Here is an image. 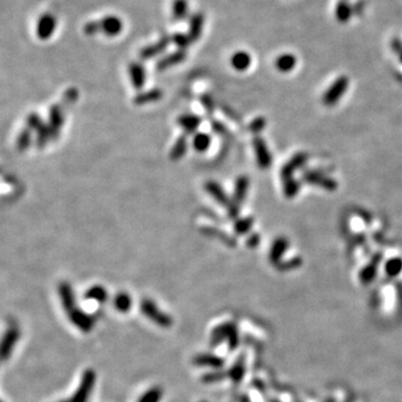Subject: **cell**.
I'll return each instance as SVG.
<instances>
[{"instance_id": "277c9868", "label": "cell", "mask_w": 402, "mask_h": 402, "mask_svg": "<svg viewBox=\"0 0 402 402\" xmlns=\"http://www.w3.org/2000/svg\"><path fill=\"white\" fill-rule=\"evenodd\" d=\"M98 29L100 33L108 37H117L123 31V21L120 17L114 15L105 16L98 20Z\"/></svg>"}, {"instance_id": "e0dca14e", "label": "cell", "mask_w": 402, "mask_h": 402, "mask_svg": "<svg viewBox=\"0 0 402 402\" xmlns=\"http://www.w3.org/2000/svg\"><path fill=\"white\" fill-rule=\"evenodd\" d=\"M162 96H163V92L160 88H153L149 89V91L141 92L134 97L133 103L135 105H145L150 103H155V102L160 101Z\"/></svg>"}, {"instance_id": "d590c367", "label": "cell", "mask_w": 402, "mask_h": 402, "mask_svg": "<svg viewBox=\"0 0 402 402\" xmlns=\"http://www.w3.org/2000/svg\"><path fill=\"white\" fill-rule=\"evenodd\" d=\"M162 398V390L160 388H152L140 398L138 402H159Z\"/></svg>"}, {"instance_id": "ee69618b", "label": "cell", "mask_w": 402, "mask_h": 402, "mask_svg": "<svg viewBox=\"0 0 402 402\" xmlns=\"http://www.w3.org/2000/svg\"><path fill=\"white\" fill-rule=\"evenodd\" d=\"M276 66L279 67V70H281V71H283V72H285V71H288L290 67L293 66V62L290 61V58L289 57H281L279 61L276 62Z\"/></svg>"}, {"instance_id": "7bdbcfd3", "label": "cell", "mask_w": 402, "mask_h": 402, "mask_svg": "<svg viewBox=\"0 0 402 402\" xmlns=\"http://www.w3.org/2000/svg\"><path fill=\"white\" fill-rule=\"evenodd\" d=\"M211 124H212V125H211L212 130L215 131L217 134H219L221 136H226V135L229 134V131H228L227 127H226L224 124L220 123L219 121H213Z\"/></svg>"}, {"instance_id": "4dcf8cb0", "label": "cell", "mask_w": 402, "mask_h": 402, "mask_svg": "<svg viewBox=\"0 0 402 402\" xmlns=\"http://www.w3.org/2000/svg\"><path fill=\"white\" fill-rule=\"evenodd\" d=\"M254 225V218L253 217H245L241 218V219H236L234 224V230L236 235H246L253 228Z\"/></svg>"}, {"instance_id": "7c38bea8", "label": "cell", "mask_w": 402, "mask_h": 402, "mask_svg": "<svg viewBox=\"0 0 402 402\" xmlns=\"http://www.w3.org/2000/svg\"><path fill=\"white\" fill-rule=\"evenodd\" d=\"M56 28V18L50 14H45L38 23L37 34L41 40H48Z\"/></svg>"}, {"instance_id": "ac0fdd59", "label": "cell", "mask_w": 402, "mask_h": 402, "mask_svg": "<svg viewBox=\"0 0 402 402\" xmlns=\"http://www.w3.org/2000/svg\"><path fill=\"white\" fill-rule=\"evenodd\" d=\"M201 233H202L204 236L219 239L221 242H224L225 245H227L228 247H235L237 245L236 238L230 236V235L226 234L225 232H221V230L212 227H203L201 228Z\"/></svg>"}, {"instance_id": "5b68a950", "label": "cell", "mask_w": 402, "mask_h": 402, "mask_svg": "<svg viewBox=\"0 0 402 402\" xmlns=\"http://www.w3.org/2000/svg\"><path fill=\"white\" fill-rule=\"evenodd\" d=\"M253 148L255 151L256 160H257V164L259 168L262 169H268L272 165V155L269 152L267 144L265 141L260 138V136H255L253 139Z\"/></svg>"}, {"instance_id": "d6a6232c", "label": "cell", "mask_w": 402, "mask_h": 402, "mask_svg": "<svg viewBox=\"0 0 402 402\" xmlns=\"http://www.w3.org/2000/svg\"><path fill=\"white\" fill-rule=\"evenodd\" d=\"M344 88H345V85L344 82H340L337 83L336 85H334V87H333L330 92H328L326 95H325V103L331 105V104H334L335 102L339 100L341 97L342 94L344 92Z\"/></svg>"}, {"instance_id": "7a4b0ae2", "label": "cell", "mask_w": 402, "mask_h": 402, "mask_svg": "<svg viewBox=\"0 0 402 402\" xmlns=\"http://www.w3.org/2000/svg\"><path fill=\"white\" fill-rule=\"evenodd\" d=\"M95 381H96L95 372L91 369L84 371L78 390L75 391L74 396L71 398L70 401L71 402H87L88 398L91 397V393L93 391L94 386H95Z\"/></svg>"}, {"instance_id": "7402d4cb", "label": "cell", "mask_w": 402, "mask_h": 402, "mask_svg": "<svg viewBox=\"0 0 402 402\" xmlns=\"http://www.w3.org/2000/svg\"><path fill=\"white\" fill-rule=\"evenodd\" d=\"M49 121H50L49 129H50V132H52V138H57L59 134V130H61L63 122H64L62 109L59 108V106L55 105V106H53L52 110H50Z\"/></svg>"}, {"instance_id": "6da1fadb", "label": "cell", "mask_w": 402, "mask_h": 402, "mask_svg": "<svg viewBox=\"0 0 402 402\" xmlns=\"http://www.w3.org/2000/svg\"><path fill=\"white\" fill-rule=\"evenodd\" d=\"M140 310L142 314L148 318L153 323L159 325L161 327H170L172 325V318L161 311L155 302L151 299L145 298L140 303Z\"/></svg>"}, {"instance_id": "f546056e", "label": "cell", "mask_w": 402, "mask_h": 402, "mask_svg": "<svg viewBox=\"0 0 402 402\" xmlns=\"http://www.w3.org/2000/svg\"><path fill=\"white\" fill-rule=\"evenodd\" d=\"M227 332H228V323H224L218 325L211 332L210 336V345L218 346L224 341H227Z\"/></svg>"}, {"instance_id": "1f68e13d", "label": "cell", "mask_w": 402, "mask_h": 402, "mask_svg": "<svg viewBox=\"0 0 402 402\" xmlns=\"http://www.w3.org/2000/svg\"><path fill=\"white\" fill-rule=\"evenodd\" d=\"M227 343L229 351H235L237 349L239 343V334L237 325L233 322H228V332H227Z\"/></svg>"}, {"instance_id": "7dc6e473", "label": "cell", "mask_w": 402, "mask_h": 402, "mask_svg": "<svg viewBox=\"0 0 402 402\" xmlns=\"http://www.w3.org/2000/svg\"><path fill=\"white\" fill-rule=\"evenodd\" d=\"M58 402H71V401H70V399H68V400H62V401H58Z\"/></svg>"}, {"instance_id": "f6af8a7d", "label": "cell", "mask_w": 402, "mask_h": 402, "mask_svg": "<svg viewBox=\"0 0 402 402\" xmlns=\"http://www.w3.org/2000/svg\"><path fill=\"white\" fill-rule=\"evenodd\" d=\"M260 236L258 234H250V236L247 238V246L250 248H255L259 245Z\"/></svg>"}, {"instance_id": "4fadbf2b", "label": "cell", "mask_w": 402, "mask_h": 402, "mask_svg": "<svg viewBox=\"0 0 402 402\" xmlns=\"http://www.w3.org/2000/svg\"><path fill=\"white\" fill-rule=\"evenodd\" d=\"M194 364L202 367H212V369H220L225 364V360L220 357L211 353H201L194 358Z\"/></svg>"}, {"instance_id": "ba28073f", "label": "cell", "mask_w": 402, "mask_h": 402, "mask_svg": "<svg viewBox=\"0 0 402 402\" xmlns=\"http://www.w3.org/2000/svg\"><path fill=\"white\" fill-rule=\"evenodd\" d=\"M58 294H59V297H61L62 305L64 307V310H65L68 314L71 311H73L76 307L75 294H74V290H73V288H72L71 284H68L67 281H63V283L59 284Z\"/></svg>"}, {"instance_id": "2e32d148", "label": "cell", "mask_w": 402, "mask_h": 402, "mask_svg": "<svg viewBox=\"0 0 402 402\" xmlns=\"http://www.w3.org/2000/svg\"><path fill=\"white\" fill-rule=\"evenodd\" d=\"M288 248V241L284 237L277 238L272 245L271 251H269V260L272 264H280L281 259Z\"/></svg>"}, {"instance_id": "83f0119b", "label": "cell", "mask_w": 402, "mask_h": 402, "mask_svg": "<svg viewBox=\"0 0 402 402\" xmlns=\"http://www.w3.org/2000/svg\"><path fill=\"white\" fill-rule=\"evenodd\" d=\"M113 305L115 310H118L121 313H126L129 312L132 306V298L127 293L120 292L114 296Z\"/></svg>"}, {"instance_id": "e575fe53", "label": "cell", "mask_w": 402, "mask_h": 402, "mask_svg": "<svg viewBox=\"0 0 402 402\" xmlns=\"http://www.w3.org/2000/svg\"><path fill=\"white\" fill-rule=\"evenodd\" d=\"M380 262L379 258H375L369 266H366L361 272V280L363 283H370L373 281L374 276L376 275V268H378V264Z\"/></svg>"}, {"instance_id": "9a60e30c", "label": "cell", "mask_w": 402, "mask_h": 402, "mask_svg": "<svg viewBox=\"0 0 402 402\" xmlns=\"http://www.w3.org/2000/svg\"><path fill=\"white\" fill-rule=\"evenodd\" d=\"M185 58H186L185 50L179 49L178 52L171 53L169 55H166V56L162 57L160 61L157 63V70L160 72L168 70L170 67H173L175 65H178V64L182 63L185 61Z\"/></svg>"}, {"instance_id": "d6986e66", "label": "cell", "mask_w": 402, "mask_h": 402, "mask_svg": "<svg viewBox=\"0 0 402 402\" xmlns=\"http://www.w3.org/2000/svg\"><path fill=\"white\" fill-rule=\"evenodd\" d=\"M251 64V57L245 50H237L230 57V65L238 72L246 71Z\"/></svg>"}, {"instance_id": "8992f818", "label": "cell", "mask_w": 402, "mask_h": 402, "mask_svg": "<svg viewBox=\"0 0 402 402\" xmlns=\"http://www.w3.org/2000/svg\"><path fill=\"white\" fill-rule=\"evenodd\" d=\"M68 318H70L71 323L75 325L80 331L84 333H89L92 331L94 326V319L91 315L85 313L84 311L75 307L74 310L68 313Z\"/></svg>"}, {"instance_id": "681fc988", "label": "cell", "mask_w": 402, "mask_h": 402, "mask_svg": "<svg viewBox=\"0 0 402 402\" xmlns=\"http://www.w3.org/2000/svg\"><path fill=\"white\" fill-rule=\"evenodd\" d=\"M202 402H206V401H202Z\"/></svg>"}, {"instance_id": "603a6c76", "label": "cell", "mask_w": 402, "mask_h": 402, "mask_svg": "<svg viewBox=\"0 0 402 402\" xmlns=\"http://www.w3.org/2000/svg\"><path fill=\"white\" fill-rule=\"evenodd\" d=\"M187 150H188L187 135L185 134V135L179 136V138L177 139V141H175V143L173 144L172 149H171V151H170V155H169L170 159L172 161H179L186 156Z\"/></svg>"}, {"instance_id": "60d3db41", "label": "cell", "mask_w": 402, "mask_h": 402, "mask_svg": "<svg viewBox=\"0 0 402 402\" xmlns=\"http://www.w3.org/2000/svg\"><path fill=\"white\" fill-rule=\"evenodd\" d=\"M201 104H202L203 109L206 112L208 113V115H211L213 112H215V101H213V98L208 95V94H204V95L201 96Z\"/></svg>"}, {"instance_id": "836d02e7", "label": "cell", "mask_w": 402, "mask_h": 402, "mask_svg": "<svg viewBox=\"0 0 402 402\" xmlns=\"http://www.w3.org/2000/svg\"><path fill=\"white\" fill-rule=\"evenodd\" d=\"M170 37H171V41H172L173 44L181 50H185L186 48H188V47H189L192 42V40L190 38V36L188 35V34L175 33Z\"/></svg>"}, {"instance_id": "5bb4252c", "label": "cell", "mask_w": 402, "mask_h": 402, "mask_svg": "<svg viewBox=\"0 0 402 402\" xmlns=\"http://www.w3.org/2000/svg\"><path fill=\"white\" fill-rule=\"evenodd\" d=\"M248 188H249V178L247 175H239L235 183V191L232 199L235 204L241 207V204L246 199Z\"/></svg>"}, {"instance_id": "8fae6325", "label": "cell", "mask_w": 402, "mask_h": 402, "mask_svg": "<svg viewBox=\"0 0 402 402\" xmlns=\"http://www.w3.org/2000/svg\"><path fill=\"white\" fill-rule=\"evenodd\" d=\"M177 124L181 127L186 135L195 134L201 124L200 117L196 114H181L177 119Z\"/></svg>"}, {"instance_id": "74e56055", "label": "cell", "mask_w": 402, "mask_h": 402, "mask_svg": "<svg viewBox=\"0 0 402 402\" xmlns=\"http://www.w3.org/2000/svg\"><path fill=\"white\" fill-rule=\"evenodd\" d=\"M386 271L389 276L395 277L402 271V259L392 258L386 265Z\"/></svg>"}, {"instance_id": "cb8c5ba5", "label": "cell", "mask_w": 402, "mask_h": 402, "mask_svg": "<svg viewBox=\"0 0 402 402\" xmlns=\"http://www.w3.org/2000/svg\"><path fill=\"white\" fill-rule=\"evenodd\" d=\"M305 180L307 182L314 183V185H319L324 187L325 189L327 190H334L336 188V182L333 181L332 179H328L324 175L320 173H314V172H309L305 174Z\"/></svg>"}, {"instance_id": "9c48e42d", "label": "cell", "mask_w": 402, "mask_h": 402, "mask_svg": "<svg viewBox=\"0 0 402 402\" xmlns=\"http://www.w3.org/2000/svg\"><path fill=\"white\" fill-rule=\"evenodd\" d=\"M170 41H171V37L164 36V37H162L159 41L155 42L153 45H149L147 47H144V48L140 52V58L144 59L145 61V59L153 58V57L158 56V55L162 54L166 49V47L169 46Z\"/></svg>"}, {"instance_id": "484cf974", "label": "cell", "mask_w": 402, "mask_h": 402, "mask_svg": "<svg viewBox=\"0 0 402 402\" xmlns=\"http://www.w3.org/2000/svg\"><path fill=\"white\" fill-rule=\"evenodd\" d=\"M211 144L210 135L204 133V132H198L195 133L194 139H192V147L197 152L203 153L206 152Z\"/></svg>"}, {"instance_id": "3957f363", "label": "cell", "mask_w": 402, "mask_h": 402, "mask_svg": "<svg viewBox=\"0 0 402 402\" xmlns=\"http://www.w3.org/2000/svg\"><path fill=\"white\" fill-rule=\"evenodd\" d=\"M20 331L16 325H11L3 333L0 339V362L7 361L10 358L17 342L19 340Z\"/></svg>"}, {"instance_id": "ffe728a7", "label": "cell", "mask_w": 402, "mask_h": 402, "mask_svg": "<svg viewBox=\"0 0 402 402\" xmlns=\"http://www.w3.org/2000/svg\"><path fill=\"white\" fill-rule=\"evenodd\" d=\"M203 23H204V17L201 12H196V14L192 15L189 19V33L188 35L190 36L192 41L198 40L201 33H202L203 29Z\"/></svg>"}, {"instance_id": "8d00e7d4", "label": "cell", "mask_w": 402, "mask_h": 402, "mask_svg": "<svg viewBox=\"0 0 402 402\" xmlns=\"http://www.w3.org/2000/svg\"><path fill=\"white\" fill-rule=\"evenodd\" d=\"M284 194L287 198H293L297 195V192L299 190V185L298 182L295 180V179L290 178L287 180H284Z\"/></svg>"}, {"instance_id": "4316f807", "label": "cell", "mask_w": 402, "mask_h": 402, "mask_svg": "<svg viewBox=\"0 0 402 402\" xmlns=\"http://www.w3.org/2000/svg\"><path fill=\"white\" fill-rule=\"evenodd\" d=\"M84 297L98 303H105L109 298V293L102 285H94L91 288H88L86 290Z\"/></svg>"}, {"instance_id": "f35d334b", "label": "cell", "mask_w": 402, "mask_h": 402, "mask_svg": "<svg viewBox=\"0 0 402 402\" xmlns=\"http://www.w3.org/2000/svg\"><path fill=\"white\" fill-rule=\"evenodd\" d=\"M226 378H228L227 371L226 372L215 371V372H210V373L204 374L202 378H201V380H202V382H204V383H213V382L221 381V380H224Z\"/></svg>"}, {"instance_id": "30bf717a", "label": "cell", "mask_w": 402, "mask_h": 402, "mask_svg": "<svg viewBox=\"0 0 402 402\" xmlns=\"http://www.w3.org/2000/svg\"><path fill=\"white\" fill-rule=\"evenodd\" d=\"M129 76L131 84L135 89H142L147 80V73L145 68L140 63H132L129 66Z\"/></svg>"}, {"instance_id": "c3c4849f", "label": "cell", "mask_w": 402, "mask_h": 402, "mask_svg": "<svg viewBox=\"0 0 402 402\" xmlns=\"http://www.w3.org/2000/svg\"><path fill=\"white\" fill-rule=\"evenodd\" d=\"M0 402H2V401H1V400H0Z\"/></svg>"}, {"instance_id": "bcb514c9", "label": "cell", "mask_w": 402, "mask_h": 402, "mask_svg": "<svg viewBox=\"0 0 402 402\" xmlns=\"http://www.w3.org/2000/svg\"><path fill=\"white\" fill-rule=\"evenodd\" d=\"M78 97H79V93H78V91H76L75 88H71L70 91H68V92L66 93V95H65L66 102H67L68 104L74 103V102H76V100H78Z\"/></svg>"}, {"instance_id": "52a82bcc", "label": "cell", "mask_w": 402, "mask_h": 402, "mask_svg": "<svg viewBox=\"0 0 402 402\" xmlns=\"http://www.w3.org/2000/svg\"><path fill=\"white\" fill-rule=\"evenodd\" d=\"M204 190H206L208 194L212 197V199L217 201L220 206L226 207V208L228 207V204L232 199L229 198L227 192L224 190V188H222L219 183L216 181L209 180L204 183Z\"/></svg>"}, {"instance_id": "f1b7e54d", "label": "cell", "mask_w": 402, "mask_h": 402, "mask_svg": "<svg viewBox=\"0 0 402 402\" xmlns=\"http://www.w3.org/2000/svg\"><path fill=\"white\" fill-rule=\"evenodd\" d=\"M189 15L188 0H174L172 3V16L175 20H183Z\"/></svg>"}, {"instance_id": "b9f144b4", "label": "cell", "mask_w": 402, "mask_h": 402, "mask_svg": "<svg viewBox=\"0 0 402 402\" xmlns=\"http://www.w3.org/2000/svg\"><path fill=\"white\" fill-rule=\"evenodd\" d=\"M84 33L88 36H94L100 33V29H98V20H92L85 24Z\"/></svg>"}, {"instance_id": "d4e9b609", "label": "cell", "mask_w": 402, "mask_h": 402, "mask_svg": "<svg viewBox=\"0 0 402 402\" xmlns=\"http://www.w3.org/2000/svg\"><path fill=\"white\" fill-rule=\"evenodd\" d=\"M245 370H246L245 361H243V359L241 357L232 366H230V369L227 370V376L230 380H233L235 383H238L243 379Z\"/></svg>"}, {"instance_id": "44dd1931", "label": "cell", "mask_w": 402, "mask_h": 402, "mask_svg": "<svg viewBox=\"0 0 402 402\" xmlns=\"http://www.w3.org/2000/svg\"><path fill=\"white\" fill-rule=\"evenodd\" d=\"M305 160H306V156L303 155V153H298L295 157H293L292 159L289 160L288 163H286L283 169H281V179L284 180H287V179L293 178V172L296 169H298L299 166H302L303 164L305 163Z\"/></svg>"}, {"instance_id": "ab89813d", "label": "cell", "mask_w": 402, "mask_h": 402, "mask_svg": "<svg viewBox=\"0 0 402 402\" xmlns=\"http://www.w3.org/2000/svg\"><path fill=\"white\" fill-rule=\"evenodd\" d=\"M265 126H266V120L262 117L256 118L254 121L249 124V131L254 134H258L265 129Z\"/></svg>"}]
</instances>
